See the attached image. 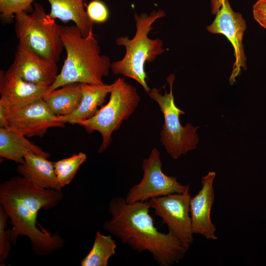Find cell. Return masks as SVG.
<instances>
[{
    "mask_svg": "<svg viewBox=\"0 0 266 266\" xmlns=\"http://www.w3.org/2000/svg\"><path fill=\"white\" fill-rule=\"evenodd\" d=\"M34 0H0V16L5 22H11L16 14L30 13Z\"/></svg>",
    "mask_w": 266,
    "mask_h": 266,
    "instance_id": "obj_22",
    "label": "cell"
},
{
    "mask_svg": "<svg viewBox=\"0 0 266 266\" xmlns=\"http://www.w3.org/2000/svg\"><path fill=\"white\" fill-rule=\"evenodd\" d=\"M63 198L62 189L43 188L20 175L1 183L0 205L12 226V244H16L19 236H25L38 256H45L61 249L65 240L58 233L53 234L39 228L37 218L41 209L49 210L56 207Z\"/></svg>",
    "mask_w": 266,
    "mask_h": 266,
    "instance_id": "obj_1",
    "label": "cell"
},
{
    "mask_svg": "<svg viewBox=\"0 0 266 266\" xmlns=\"http://www.w3.org/2000/svg\"><path fill=\"white\" fill-rule=\"evenodd\" d=\"M142 167V178L129 189L125 198L128 203L146 201L153 198L182 193L189 189V185H184L176 177L167 175L163 171L160 153L157 148L143 160Z\"/></svg>",
    "mask_w": 266,
    "mask_h": 266,
    "instance_id": "obj_9",
    "label": "cell"
},
{
    "mask_svg": "<svg viewBox=\"0 0 266 266\" xmlns=\"http://www.w3.org/2000/svg\"><path fill=\"white\" fill-rule=\"evenodd\" d=\"M16 170L21 176L45 189H61L55 172L54 163L40 155L29 154Z\"/></svg>",
    "mask_w": 266,
    "mask_h": 266,
    "instance_id": "obj_17",
    "label": "cell"
},
{
    "mask_svg": "<svg viewBox=\"0 0 266 266\" xmlns=\"http://www.w3.org/2000/svg\"><path fill=\"white\" fill-rule=\"evenodd\" d=\"M61 35L66 57L56 80L46 92L74 83L105 84L102 79L109 75L111 62L108 56L100 55L99 42L93 33L85 37L75 25L62 26Z\"/></svg>",
    "mask_w": 266,
    "mask_h": 266,
    "instance_id": "obj_3",
    "label": "cell"
},
{
    "mask_svg": "<svg viewBox=\"0 0 266 266\" xmlns=\"http://www.w3.org/2000/svg\"><path fill=\"white\" fill-rule=\"evenodd\" d=\"M29 154L42 156L46 158L50 154L39 146L29 140L26 136L7 128H0V157L19 164L25 162Z\"/></svg>",
    "mask_w": 266,
    "mask_h": 266,
    "instance_id": "obj_16",
    "label": "cell"
},
{
    "mask_svg": "<svg viewBox=\"0 0 266 266\" xmlns=\"http://www.w3.org/2000/svg\"><path fill=\"white\" fill-rule=\"evenodd\" d=\"M30 13L14 16V31L20 43L45 59L57 63L64 48L62 26L46 13L42 5L34 2Z\"/></svg>",
    "mask_w": 266,
    "mask_h": 266,
    "instance_id": "obj_5",
    "label": "cell"
},
{
    "mask_svg": "<svg viewBox=\"0 0 266 266\" xmlns=\"http://www.w3.org/2000/svg\"><path fill=\"white\" fill-rule=\"evenodd\" d=\"M225 0H210L211 11L213 15H216L221 8Z\"/></svg>",
    "mask_w": 266,
    "mask_h": 266,
    "instance_id": "obj_26",
    "label": "cell"
},
{
    "mask_svg": "<svg viewBox=\"0 0 266 266\" xmlns=\"http://www.w3.org/2000/svg\"><path fill=\"white\" fill-rule=\"evenodd\" d=\"M252 12L255 21L266 29V0H258L253 5Z\"/></svg>",
    "mask_w": 266,
    "mask_h": 266,
    "instance_id": "obj_25",
    "label": "cell"
},
{
    "mask_svg": "<svg viewBox=\"0 0 266 266\" xmlns=\"http://www.w3.org/2000/svg\"><path fill=\"white\" fill-rule=\"evenodd\" d=\"M7 70L26 82L47 88L54 83L59 73L57 63L45 59L20 43Z\"/></svg>",
    "mask_w": 266,
    "mask_h": 266,
    "instance_id": "obj_12",
    "label": "cell"
},
{
    "mask_svg": "<svg viewBox=\"0 0 266 266\" xmlns=\"http://www.w3.org/2000/svg\"><path fill=\"white\" fill-rule=\"evenodd\" d=\"M214 171H209L201 178V188L190 200V215L192 231L207 239L216 240V227L211 219V211L214 204L215 194L213 182Z\"/></svg>",
    "mask_w": 266,
    "mask_h": 266,
    "instance_id": "obj_13",
    "label": "cell"
},
{
    "mask_svg": "<svg viewBox=\"0 0 266 266\" xmlns=\"http://www.w3.org/2000/svg\"><path fill=\"white\" fill-rule=\"evenodd\" d=\"M47 89L26 82L7 70L0 72V104L5 107L31 103L43 98Z\"/></svg>",
    "mask_w": 266,
    "mask_h": 266,
    "instance_id": "obj_14",
    "label": "cell"
},
{
    "mask_svg": "<svg viewBox=\"0 0 266 266\" xmlns=\"http://www.w3.org/2000/svg\"><path fill=\"white\" fill-rule=\"evenodd\" d=\"M86 12L93 23H102L109 18L108 9L105 4L100 0H93L87 6Z\"/></svg>",
    "mask_w": 266,
    "mask_h": 266,
    "instance_id": "obj_24",
    "label": "cell"
},
{
    "mask_svg": "<svg viewBox=\"0 0 266 266\" xmlns=\"http://www.w3.org/2000/svg\"><path fill=\"white\" fill-rule=\"evenodd\" d=\"M117 244L111 235L100 232L96 233L92 247L81 261V266H107L109 259L116 253Z\"/></svg>",
    "mask_w": 266,
    "mask_h": 266,
    "instance_id": "obj_20",
    "label": "cell"
},
{
    "mask_svg": "<svg viewBox=\"0 0 266 266\" xmlns=\"http://www.w3.org/2000/svg\"><path fill=\"white\" fill-rule=\"evenodd\" d=\"M8 216L0 205V264L5 266L4 262L11 252L10 229H7Z\"/></svg>",
    "mask_w": 266,
    "mask_h": 266,
    "instance_id": "obj_23",
    "label": "cell"
},
{
    "mask_svg": "<svg viewBox=\"0 0 266 266\" xmlns=\"http://www.w3.org/2000/svg\"><path fill=\"white\" fill-rule=\"evenodd\" d=\"M191 198L188 189L182 193L153 198L147 201L155 214L167 227L168 232L189 248L194 241L190 209Z\"/></svg>",
    "mask_w": 266,
    "mask_h": 266,
    "instance_id": "obj_10",
    "label": "cell"
},
{
    "mask_svg": "<svg viewBox=\"0 0 266 266\" xmlns=\"http://www.w3.org/2000/svg\"><path fill=\"white\" fill-rule=\"evenodd\" d=\"M65 124L51 111L43 98L19 107L0 104V128L10 129L29 137H42L49 128L64 127Z\"/></svg>",
    "mask_w": 266,
    "mask_h": 266,
    "instance_id": "obj_8",
    "label": "cell"
},
{
    "mask_svg": "<svg viewBox=\"0 0 266 266\" xmlns=\"http://www.w3.org/2000/svg\"><path fill=\"white\" fill-rule=\"evenodd\" d=\"M111 84L94 85L81 83L82 99L76 109L66 116H58L65 123L76 124L91 118L105 101L106 97L114 87Z\"/></svg>",
    "mask_w": 266,
    "mask_h": 266,
    "instance_id": "obj_15",
    "label": "cell"
},
{
    "mask_svg": "<svg viewBox=\"0 0 266 266\" xmlns=\"http://www.w3.org/2000/svg\"><path fill=\"white\" fill-rule=\"evenodd\" d=\"M247 28L246 21L239 12L234 11L229 0H225L211 25L206 28L208 32L221 34L231 43L234 49L235 62L230 81H235L242 68L246 69V57L243 45V38Z\"/></svg>",
    "mask_w": 266,
    "mask_h": 266,
    "instance_id": "obj_11",
    "label": "cell"
},
{
    "mask_svg": "<svg viewBox=\"0 0 266 266\" xmlns=\"http://www.w3.org/2000/svg\"><path fill=\"white\" fill-rule=\"evenodd\" d=\"M50 4L49 15L64 23L71 21L84 36L93 33L94 23L89 18L84 8V0H46Z\"/></svg>",
    "mask_w": 266,
    "mask_h": 266,
    "instance_id": "obj_18",
    "label": "cell"
},
{
    "mask_svg": "<svg viewBox=\"0 0 266 266\" xmlns=\"http://www.w3.org/2000/svg\"><path fill=\"white\" fill-rule=\"evenodd\" d=\"M43 100L56 116H66L73 112L82 99L81 83L67 84L46 92Z\"/></svg>",
    "mask_w": 266,
    "mask_h": 266,
    "instance_id": "obj_19",
    "label": "cell"
},
{
    "mask_svg": "<svg viewBox=\"0 0 266 266\" xmlns=\"http://www.w3.org/2000/svg\"><path fill=\"white\" fill-rule=\"evenodd\" d=\"M148 201L128 203L116 197L109 202L111 216L103 229L138 253L148 252L160 266H170L182 259L189 248L174 235L159 232L150 214Z\"/></svg>",
    "mask_w": 266,
    "mask_h": 266,
    "instance_id": "obj_2",
    "label": "cell"
},
{
    "mask_svg": "<svg viewBox=\"0 0 266 266\" xmlns=\"http://www.w3.org/2000/svg\"><path fill=\"white\" fill-rule=\"evenodd\" d=\"M86 159V154L79 152L54 163L57 180L61 188L70 184Z\"/></svg>",
    "mask_w": 266,
    "mask_h": 266,
    "instance_id": "obj_21",
    "label": "cell"
},
{
    "mask_svg": "<svg viewBox=\"0 0 266 266\" xmlns=\"http://www.w3.org/2000/svg\"><path fill=\"white\" fill-rule=\"evenodd\" d=\"M166 16L162 9L154 10L149 15L142 13L134 14L136 32L134 37L116 38V44L125 47V56L120 61L111 63V69L115 74H122L137 81L148 94L150 88L148 86V77L145 70L146 62L154 61L157 56L165 52L163 41L149 38L148 34L153 29L152 25L159 19Z\"/></svg>",
    "mask_w": 266,
    "mask_h": 266,
    "instance_id": "obj_4",
    "label": "cell"
},
{
    "mask_svg": "<svg viewBox=\"0 0 266 266\" xmlns=\"http://www.w3.org/2000/svg\"><path fill=\"white\" fill-rule=\"evenodd\" d=\"M175 79L173 74L166 78L170 91H165L162 95L159 91L153 88L148 95L159 105L163 113L164 124L160 132V141L166 152L173 159H177L182 155L195 150L199 142V136L196 132L199 127H195L188 123L183 126L180 121V115L185 112L175 103L173 95V84Z\"/></svg>",
    "mask_w": 266,
    "mask_h": 266,
    "instance_id": "obj_7",
    "label": "cell"
},
{
    "mask_svg": "<svg viewBox=\"0 0 266 266\" xmlns=\"http://www.w3.org/2000/svg\"><path fill=\"white\" fill-rule=\"evenodd\" d=\"M108 102L90 119L77 123L88 133L99 132L102 138L98 153L104 151L112 142V134L123 122L133 114L138 106L140 97L136 89L122 77L115 81Z\"/></svg>",
    "mask_w": 266,
    "mask_h": 266,
    "instance_id": "obj_6",
    "label": "cell"
}]
</instances>
